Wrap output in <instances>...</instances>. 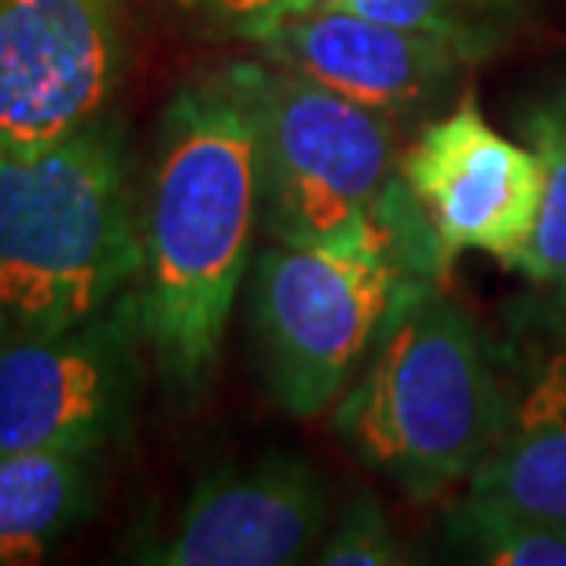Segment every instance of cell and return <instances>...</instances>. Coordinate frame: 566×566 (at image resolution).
Masks as SVG:
<instances>
[{"instance_id":"obj_1","label":"cell","mask_w":566,"mask_h":566,"mask_svg":"<svg viewBox=\"0 0 566 566\" xmlns=\"http://www.w3.org/2000/svg\"><path fill=\"white\" fill-rule=\"evenodd\" d=\"M254 229V133L229 77L213 74L166 107L140 224L144 343L180 401L210 387Z\"/></svg>"},{"instance_id":"obj_2","label":"cell","mask_w":566,"mask_h":566,"mask_svg":"<svg viewBox=\"0 0 566 566\" xmlns=\"http://www.w3.org/2000/svg\"><path fill=\"white\" fill-rule=\"evenodd\" d=\"M254 133L258 224L287 247H382L409 276L441 280L446 254L401 180L398 126L276 63L229 71Z\"/></svg>"},{"instance_id":"obj_3","label":"cell","mask_w":566,"mask_h":566,"mask_svg":"<svg viewBox=\"0 0 566 566\" xmlns=\"http://www.w3.org/2000/svg\"><path fill=\"white\" fill-rule=\"evenodd\" d=\"M507 427L490 346L441 280H405L360 371L335 401L349 452L412 501L468 485Z\"/></svg>"},{"instance_id":"obj_4","label":"cell","mask_w":566,"mask_h":566,"mask_svg":"<svg viewBox=\"0 0 566 566\" xmlns=\"http://www.w3.org/2000/svg\"><path fill=\"white\" fill-rule=\"evenodd\" d=\"M144 273L129 166L107 126L0 144V332H63L104 313Z\"/></svg>"},{"instance_id":"obj_5","label":"cell","mask_w":566,"mask_h":566,"mask_svg":"<svg viewBox=\"0 0 566 566\" xmlns=\"http://www.w3.org/2000/svg\"><path fill=\"white\" fill-rule=\"evenodd\" d=\"M405 280L382 247L269 243L254 258L251 327L283 412L313 420L343 398Z\"/></svg>"},{"instance_id":"obj_6","label":"cell","mask_w":566,"mask_h":566,"mask_svg":"<svg viewBox=\"0 0 566 566\" xmlns=\"http://www.w3.org/2000/svg\"><path fill=\"white\" fill-rule=\"evenodd\" d=\"M140 343V294L126 291L82 324L0 346V457L104 449L126 427Z\"/></svg>"},{"instance_id":"obj_7","label":"cell","mask_w":566,"mask_h":566,"mask_svg":"<svg viewBox=\"0 0 566 566\" xmlns=\"http://www.w3.org/2000/svg\"><path fill=\"white\" fill-rule=\"evenodd\" d=\"M401 180L452 265L479 251L512 269L537 221L541 166L530 144L507 140L460 96L401 151Z\"/></svg>"},{"instance_id":"obj_8","label":"cell","mask_w":566,"mask_h":566,"mask_svg":"<svg viewBox=\"0 0 566 566\" xmlns=\"http://www.w3.org/2000/svg\"><path fill=\"white\" fill-rule=\"evenodd\" d=\"M243 33L265 63L313 77L316 85L379 111L390 122L449 111L471 63L468 52L438 33L394 27L335 4L243 22Z\"/></svg>"},{"instance_id":"obj_9","label":"cell","mask_w":566,"mask_h":566,"mask_svg":"<svg viewBox=\"0 0 566 566\" xmlns=\"http://www.w3.org/2000/svg\"><path fill=\"white\" fill-rule=\"evenodd\" d=\"M118 0H0V144L93 126L122 74Z\"/></svg>"},{"instance_id":"obj_10","label":"cell","mask_w":566,"mask_h":566,"mask_svg":"<svg viewBox=\"0 0 566 566\" xmlns=\"http://www.w3.org/2000/svg\"><path fill=\"white\" fill-rule=\"evenodd\" d=\"M327 526V485L298 457H273L196 485L151 563L283 566L298 563Z\"/></svg>"},{"instance_id":"obj_11","label":"cell","mask_w":566,"mask_h":566,"mask_svg":"<svg viewBox=\"0 0 566 566\" xmlns=\"http://www.w3.org/2000/svg\"><path fill=\"white\" fill-rule=\"evenodd\" d=\"M96 452L22 449L0 457V566L41 563L93 501Z\"/></svg>"},{"instance_id":"obj_12","label":"cell","mask_w":566,"mask_h":566,"mask_svg":"<svg viewBox=\"0 0 566 566\" xmlns=\"http://www.w3.org/2000/svg\"><path fill=\"white\" fill-rule=\"evenodd\" d=\"M468 493L566 526V382L552 379L507 427L468 479Z\"/></svg>"},{"instance_id":"obj_13","label":"cell","mask_w":566,"mask_h":566,"mask_svg":"<svg viewBox=\"0 0 566 566\" xmlns=\"http://www.w3.org/2000/svg\"><path fill=\"white\" fill-rule=\"evenodd\" d=\"M523 140L537 155L541 199L530 243L512 269L534 283L556 287L566 280V85L526 107Z\"/></svg>"},{"instance_id":"obj_14","label":"cell","mask_w":566,"mask_h":566,"mask_svg":"<svg viewBox=\"0 0 566 566\" xmlns=\"http://www.w3.org/2000/svg\"><path fill=\"white\" fill-rule=\"evenodd\" d=\"M449 541L490 566H566V526L468 493L449 512Z\"/></svg>"},{"instance_id":"obj_15","label":"cell","mask_w":566,"mask_h":566,"mask_svg":"<svg viewBox=\"0 0 566 566\" xmlns=\"http://www.w3.org/2000/svg\"><path fill=\"white\" fill-rule=\"evenodd\" d=\"M526 4L530 0H343L335 8L360 11L394 27L438 33L471 60H479L504 41L507 22L523 15Z\"/></svg>"},{"instance_id":"obj_16","label":"cell","mask_w":566,"mask_h":566,"mask_svg":"<svg viewBox=\"0 0 566 566\" xmlns=\"http://www.w3.org/2000/svg\"><path fill=\"white\" fill-rule=\"evenodd\" d=\"M316 563L324 566H398L409 563L405 545L387 523V512L371 493H354L332 523Z\"/></svg>"},{"instance_id":"obj_17","label":"cell","mask_w":566,"mask_h":566,"mask_svg":"<svg viewBox=\"0 0 566 566\" xmlns=\"http://www.w3.org/2000/svg\"><path fill=\"white\" fill-rule=\"evenodd\" d=\"M185 4H210V8L224 11V15H235L240 22L258 19L269 11V0H185Z\"/></svg>"},{"instance_id":"obj_18","label":"cell","mask_w":566,"mask_h":566,"mask_svg":"<svg viewBox=\"0 0 566 566\" xmlns=\"http://www.w3.org/2000/svg\"><path fill=\"white\" fill-rule=\"evenodd\" d=\"M316 4H343V0H269V11L258 19L287 15V11H305V8H316ZM247 22H254V19H247Z\"/></svg>"},{"instance_id":"obj_19","label":"cell","mask_w":566,"mask_h":566,"mask_svg":"<svg viewBox=\"0 0 566 566\" xmlns=\"http://www.w3.org/2000/svg\"><path fill=\"white\" fill-rule=\"evenodd\" d=\"M556 321H559L563 335H566V280L556 283Z\"/></svg>"}]
</instances>
